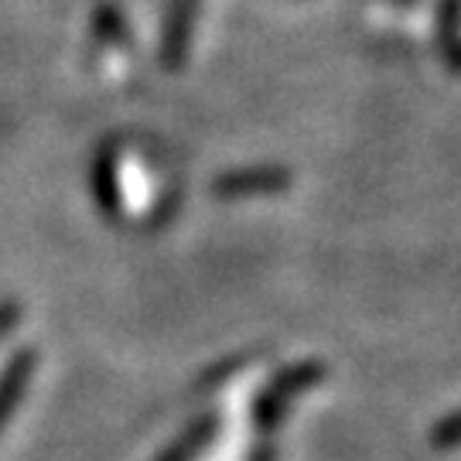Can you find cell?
Segmentation results:
<instances>
[{
  "label": "cell",
  "mask_w": 461,
  "mask_h": 461,
  "mask_svg": "<svg viewBox=\"0 0 461 461\" xmlns=\"http://www.w3.org/2000/svg\"><path fill=\"white\" fill-rule=\"evenodd\" d=\"M274 458V451H270V447H264V451H257V455H253V461H270Z\"/></svg>",
  "instance_id": "7"
},
{
  "label": "cell",
  "mask_w": 461,
  "mask_h": 461,
  "mask_svg": "<svg viewBox=\"0 0 461 461\" xmlns=\"http://www.w3.org/2000/svg\"><path fill=\"white\" fill-rule=\"evenodd\" d=\"M215 428H219V417H215V413L198 417V420H192V424H188V428H185L154 461H192L202 447L212 441Z\"/></svg>",
  "instance_id": "4"
},
{
  "label": "cell",
  "mask_w": 461,
  "mask_h": 461,
  "mask_svg": "<svg viewBox=\"0 0 461 461\" xmlns=\"http://www.w3.org/2000/svg\"><path fill=\"white\" fill-rule=\"evenodd\" d=\"M21 301H14V297H7V301H0V342L11 335V331L17 329V321H21Z\"/></svg>",
  "instance_id": "6"
},
{
  "label": "cell",
  "mask_w": 461,
  "mask_h": 461,
  "mask_svg": "<svg viewBox=\"0 0 461 461\" xmlns=\"http://www.w3.org/2000/svg\"><path fill=\"white\" fill-rule=\"evenodd\" d=\"M93 192H96V202H99V209L106 212V219H120V188H116V167L110 154H103L96 161Z\"/></svg>",
  "instance_id": "5"
},
{
  "label": "cell",
  "mask_w": 461,
  "mask_h": 461,
  "mask_svg": "<svg viewBox=\"0 0 461 461\" xmlns=\"http://www.w3.org/2000/svg\"><path fill=\"white\" fill-rule=\"evenodd\" d=\"M291 185V175L280 167H249V171H232L215 182L219 198H257V195H277Z\"/></svg>",
  "instance_id": "2"
},
{
  "label": "cell",
  "mask_w": 461,
  "mask_h": 461,
  "mask_svg": "<svg viewBox=\"0 0 461 461\" xmlns=\"http://www.w3.org/2000/svg\"><path fill=\"white\" fill-rule=\"evenodd\" d=\"M325 376V366L308 359V363H297L291 369H284L280 376H274V383L267 386L264 393L253 400V424L260 430H274L284 420V413L291 411L301 393L314 390Z\"/></svg>",
  "instance_id": "1"
},
{
  "label": "cell",
  "mask_w": 461,
  "mask_h": 461,
  "mask_svg": "<svg viewBox=\"0 0 461 461\" xmlns=\"http://www.w3.org/2000/svg\"><path fill=\"white\" fill-rule=\"evenodd\" d=\"M34 369H38V352L32 346L17 348L14 356L7 359V366L0 369V428L14 417L17 403L28 393V383H32Z\"/></svg>",
  "instance_id": "3"
}]
</instances>
